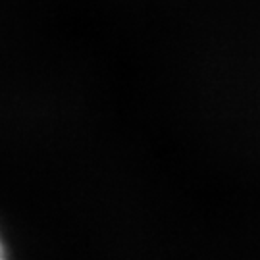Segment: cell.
<instances>
[{
    "mask_svg": "<svg viewBox=\"0 0 260 260\" xmlns=\"http://www.w3.org/2000/svg\"><path fill=\"white\" fill-rule=\"evenodd\" d=\"M2 258H6V241H4V237L0 233V260Z\"/></svg>",
    "mask_w": 260,
    "mask_h": 260,
    "instance_id": "obj_1",
    "label": "cell"
},
{
    "mask_svg": "<svg viewBox=\"0 0 260 260\" xmlns=\"http://www.w3.org/2000/svg\"><path fill=\"white\" fill-rule=\"evenodd\" d=\"M118 4L123 6V0H114V8H116ZM112 25H114V12H112ZM110 37H112V31H110ZM110 47H112V41H110Z\"/></svg>",
    "mask_w": 260,
    "mask_h": 260,
    "instance_id": "obj_2",
    "label": "cell"
},
{
    "mask_svg": "<svg viewBox=\"0 0 260 260\" xmlns=\"http://www.w3.org/2000/svg\"><path fill=\"white\" fill-rule=\"evenodd\" d=\"M176 89H177V60H176ZM177 135H179V129H177ZM179 156H181V154H179ZM181 174H183V172H181ZM185 206H187V199H185Z\"/></svg>",
    "mask_w": 260,
    "mask_h": 260,
    "instance_id": "obj_3",
    "label": "cell"
},
{
    "mask_svg": "<svg viewBox=\"0 0 260 260\" xmlns=\"http://www.w3.org/2000/svg\"><path fill=\"white\" fill-rule=\"evenodd\" d=\"M256 25H258V23H256ZM258 47H260V45H258Z\"/></svg>",
    "mask_w": 260,
    "mask_h": 260,
    "instance_id": "obj_4",
    "label": "cell"
}]
</instances>
